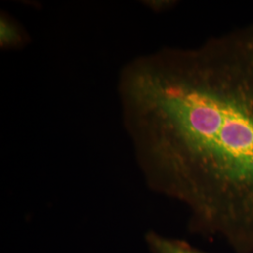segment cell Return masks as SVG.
<instances>
[{"mask_svg":"<svg viewBox=\"0 0 253 253\" xmlns=\"http://www.w3.org/2000/svg\"><path fill=\"white\" fill-rule=\"evenodd\" d=\"M118 95L147 186L195 233L253 253V23L137 56Z\"/></svg>","mask_w":253,"mask_h":253,"instance_id":"1","label":"cell"},{"mask_svg":"<svg viewBox=\"0 0 253 253\" xmlns=\"http://www.w3.org/2000/svg\"><path fill=\"white\" fill-rule=\"evenodd\" d=\"M145 243L149 253H208L185 241L168 237L154 231L146 234Z\"/></svg>","mask_w":253,"mask_h":253,"instance_id":"2","label":"cell"}]
</instances>
